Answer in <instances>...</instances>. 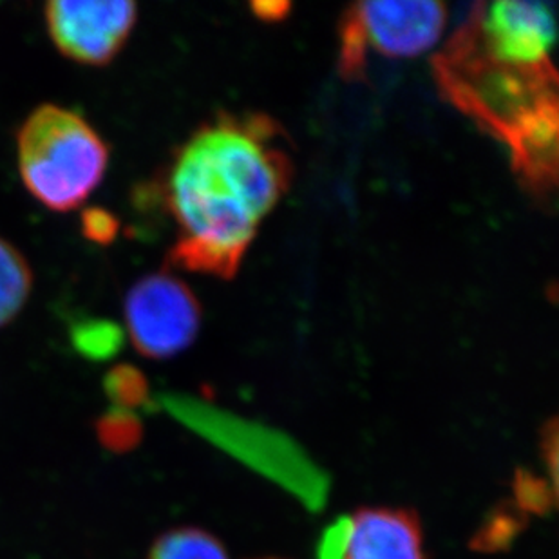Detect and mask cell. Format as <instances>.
<instances>
[{
    "mask_svg": "<svg viewBox=\"0 0 559 559\" xmlns=\"http://www.w3.org/2000/svg\"><path fill=\"white\" fill-rule=\"evenodd\" d=\"M147 559H230L222 539L200 527H176L154 539Z\"/></svg>",
    "mask_w": 559,
    "mask_h": 559,
    "instance_id": "obj_9",
    "label": "cell"
},
{
    "mask_svg": "<svg viewBox=\"0 0 559 559\" xmlns=\"http://www.w3.org/2000/svg\"><path fill=\"white\" fill-rule=\"evenodd\" d=\"M555 11L544 2L476 4L435 60L443 95L511 151L518 176L536 192L558 180Z\"/></svg>",
    "mask_w": 559,
    "mask_h": 559,
    "instance_id": "obj_1",
    "label": "cell"
},
{
    "mask_svg": "<svg viewBox=\"0 0 559 559\" xmlns=\"http://www.w3.org/2000/svg\"><path fill=\"white\" fill-rule=\"evenodd\" d=\"M200 322L198 299L175 275H145L127 292V333L138 354L147 359L180 355L194 343Z\"/></svg>",
    "mask_w": 559,
    "mask_h": 559,
    "instance_id": "obj_5",
    "label": "cell"
},
{
    "mask_svg": "<svg viewBox=\"0 0 559 559\" xmlns=\"http://www.w3.org/2000/svg\"><path fill=\"white\" fill-rule=\"evenodd\" d=\"M252 559H288V558H277V556H264V558H252Z\"/></svg>",
    "mask_w": 559,
    "mask_h": 559,
    "instance_id": "obj_15",
    "label": "cell"
},
{
    "mask_svg": "<svg viewBox=\"0 0 559 559\" xmlns=\"http://www.w3.org/2000/svg\"><path fill=\"white\" fill-rule=\"evenodd\" d=\"M333 538V559H428L423 522L406 507H360Z\"/></svg>",
    "mask_w": 559,
    "mask_h": 559,
    "instance_id": "obj_7",
    "label": "cell"
},
{
    "mask_svg": "<svg viewBox=\"0 0 559 559\" xmlns=\"http://www.w3.org/2000/svg\"><path fill=\"white\" fill-rule=\"evenodd\" d=\"M136 19V4L129 0H53L44 8V21L55 48L66 59L91 68H102L117 59Z\"/></svg>",
    "mask_w": 559,
    "mask_h": 559,
    "instance_id": "obj_6",
    "label": "cell"
},
{
    "mask_svg": "<svg viewBox=\"0 0 559 559\" xmlns=\"http://www.w3.org/2000/svg\"><path fill=\"white\" fill-rule=\"evenodd\" d=\"M288 10V4H281V2H272V4H253L255 15L263 16L266 21H274L281 19Z\"/></svg>",
    "mask_w": 559,
    "mask_h": 559,
    "instance_id": "obj_14",
    "label": "cell"
},
{
    "mask_svg": "<svg viewBox=\"0 0 559 559\" xmlns=\"http://www.w3.org/2000/svg\"><path fill=\"white\" fill-rule=\"evenodd\" d=\"M290 178L274 120L222 117L198 129L165 181V203L178 227L170 263L225 280L236 275Z\"/></svg>",
    "mask_w": 559,
    "mask_h": 559,
    "instance_id": "obj_2",
    "label": "cell"
},
{
    "mask_svg": "<svg viewBox=\"0 0 559 559\" xmlns=\"http://www.w3.org/2000/svg\"><path fill=\"white\" fill-rule=\"evenodd\" d=\"M33 292V270L15 245L0 238V328L15 321Z\"/></svg>",
    "mask_w": 559,
    "mask_h": 559,
    "instance_id": "obj_8",
    "label": "cell"
},
{
    "mask_svg": "<svg viewBox=\"0 0 559 559\" xmlns=\"http://www.w3.org/2000/svg\"><path fill=\"white\" fill-rule=\"evenodd\" d=\"M448 15L440 2H362L349 8L341 26V74L357 80L368 53L409 59L431 48Z\"/></svg>",
    "mask_w": 559,
    "mask_h": 559,
    "instance_id": "obj_4",
    "label": "cell"
},
{
    "mask_svg": "<svg viewBox=\"0 0 559 559\" xmlns=\"http://www.w3.org/2000/svg\"><path fill=\"white\" fill-rule=\"evenodd\" d=\"M84 236L96 245H109L117 238L120 223L104 209H90L82 216Z\"/></svg>",
    "mask_w": 559,
    "mask_h": 559,
    "instance_id": "obj_13",
    "label": "cell"
},
{
    "mask_svg": "<svg viewBox=\"0 0 559 559\" xmlns=\"http://www.w3.org/2000/svg\"><path fill=\"white\" fill-rule=\"evenodd\" d=\"M16 164L22 183L40 205L71 212L100 187L109 147L82 115L44 104L16 132Z\"/></svg>",
    "mask_w": 559,
    "mask_h": 559,
    "instance_id": "obj_3",
    "label": "cell"
},
{
    "mask_svg": "<svg viewBox=\"0 0 559 559\" xmlns=\"http://www.w3.org/2000/svg\"><path fill=\"white\" fill-rule=\"evenodd\" d=\"M73 343L87 359L107 360L122 348L123 335L112 322H80L73 330Z\"/></svg>",
    "mask_w": 559,
    "mask_h": 559,
    "instance_id": "obj_12",
    "label": "cell"
},
{
    "mask_svg": "<svg viewBox=\"0 0 559 559\" xmlns=\"http://www.w3.org/2000/svg\"><path fill=\"white\" fill-rule=\"evenodd\" d=\"M96 437L112 453H126L136 448L142 438V423L132 412L111 407L96 420Z\"/></svg>",
    "mask_w": 559,
    "mask_h": 559,
    "instance_id": "obj_10",
    "label": "cell"
},
{
    "mask_svg": "<svg viewBox=\"0 0 559 559\" xmlns=\"http://www.w3.org/2000/svg\"><path fill=\"white\" fill-rule=\"evenodd\" d=\"M104 390L112 407L134 412L148 404L147 380L132 366H117L107 373Z\"/></svg>",
    "mask_w": 559,
    "mask_h": 559,
    "instance_id": "obj_11",
    "label": "cell"
}]
</instances>
